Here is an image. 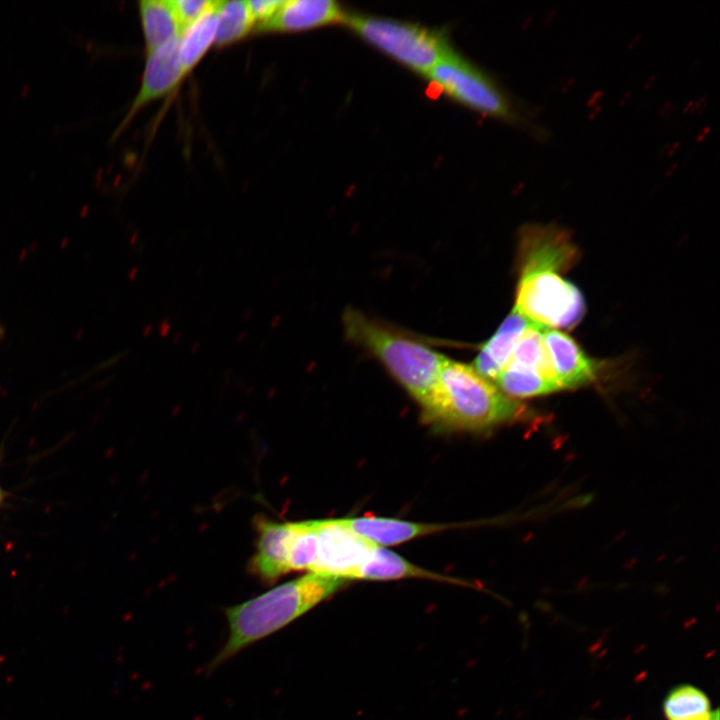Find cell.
Instances as JSON below:
<instances>
[{
	"mask_svg": "<svg viewBox=\"0 0 720 720\" xmlns=\"http://www.w3.org/2000/svg\"><path fill=\"white\" fill-rule=\"evenodd\" d=\"M6 498H7V492L0 485V507L3 505Z\"/></svg>",
	"mask_w": 720,
	"mask_h": 720,
	"instance_id": "obj_22",
	"label": "cell"
},
{
	"mask_svg": "<svg viewBox=\"0 0 720 720\" xmlns=\"http://www.w3.org/2000/svg\"><path fill=\"white\" fill-rule=\"evenodd\" d=\"M138 11L146 53L179 36L182 28L171 0H141Z\"/></svg>",
	"mask_w": 720,
	"mask_h": 720,
	"instance_id": "obj_16",
	"label": "cell"
},
{
	"mask_svg": "<svg viewBox=\"0 0 720 720\" xmlns=\"http://www.w3.org/2000/svg\"><path fill=\"white\" fill-rule=\"evenodd\" d=\"M347 13L333 0L284 1L274 16L255 27V33L303 32L344 23Z\"/></svg>",
	"mask_w": 720,
	"mask_h": 720,
	"instance_id": "obj_11",
	"label": "cell"
},
{
	"mask_svg": "<svg viewBox=\"0 0 720 720\" xmlns=\"http://www.w3.org/2000/svg\"><path fill=\"white\" fill-rule=\"evenodd\" d=\"M514 310L529 322L546 328H573L585 313L580 290L561 276L558 266L519 267Z\"/></svg>",
	"mask_w": 720,
	"mask_h": 720,
	"instance_id": "obj_5",
	"label": "cell"
},
{
	"mask_svg": "<svg viewBox=\"0 0 720 720\" xmlns=\"http://www.w3.org/2000/svg\"><path fill=\"white\" fill-rule=\"evenodd\" d=\"M343 323L346 337L377 357L421 407L424 406L445 357L355 309L344 312Z\"/></svg>",
	"mask_w": 720,
	"mask_h": 720,
	"instance_id": "obj_3",
	"label": "cell"
},
{
	"mask_svg": "<svg viewBox=\"0 0 720 720\" xmlns=\"http://www.w3.org/2000/svg\"><path fill=\"white\" fill-rule=\"evenodd\" d=\"M409 577L457 582L424 570L381 546L375 548L370 559L353 573L351 579L391 580Z\"/></svg>",
	"mask_w": 720,
	"mask_h": 720,
	"instance_id": "obj_17",
	"label": "cell"
},
{
	"mask_svg": "<svg viewBox=\"0 0 720 720\" xmlns=\"http://www.w3.org/2000/svg\"><path fill=\"white\" fill-rule=\"evenodd\" d=\"M256 550L249 562L250 571L271 583L289 573L287 566L291 522L266 518L256 521Z\"/></svg>",
	"mask_w": 720,
	"mask_h": 720,
	"instance_id": "obj_12",
	"label": "cell"
},
{
	"mask_svg": "<svg viewBox=\"0 0 720 720\" xmlns=\"http://www.w3.org/2000/svg\"><path fill=\"white\" fill-rule=\"evenodd\" d=\"M426 77L443 94L475 112L506 121L518 119L514 105L496 82L453 51Z\"/></svg>",
	"mask_w": 720,
	"mask_h": 720,
	"instance_id": "obj_6",
	"label": "cell"
},
{
	"mask_svg": "<svg viewBox=\"0 0 720 720\" xmlns=\"http://www.w3.org/2000/svg\"><path fill=\"white\" fill-rule=\"evenodd\" d=\"M283 0H252L247 1L255 27L267 22L278 11ZM254 27V29H255ZM254 31V30H253Z\"/></svg>",
	"mask_w": 720,
	"mask_h": 720,
	"instance_id": "obj_21",
	"label": "cell"
},
{
	"mask_svg": "<svg viewBox=\"0 0 720 720\" xmlns=\"http://www.w3.org/2000/svg\"><path fill=\"white\" fill-rule=\"evenodd\" d=\"M495 383L511 398L561 391L544 345L541 326L531 323L523 331Z\"/></svg>",
	"mask_w": 720,
	"mask_h": 720,
	"instance_id": "obj_7",
	"label": "cell"
},
{
	"mask_svg": "<svg viewBox=\"0 0 720 720\" xmlns=\"http://www.w3.org/2000/svg\"><path fill=\"white\" fill-rule=\"evenodd\" d=\"M341 521L352 531L377 546L403 543L449 527V525L415 523L385 517L346 518Z\"/></svg>",
	"mask_w": 720,
	"mask_h": 720,
	"instance_id": "obj_14",
	"label": "cell"
},
{
	"mask_svg": "<svg viewBox=\"0 0 720 720\" xmlns=\"http://www.w3.org/2000/svg\"><path fill=\"white\" fill-rule=\"evenodd\" d=\"M346 580L307 573L226 610L229 636L213 664L282 629L337 591Z\"/></svg>",
	"mask_w": 720,
	"mask_h": 720,
	"instance_id": "obj_2",
	"label": "cell"
},
{
	"mask_svg": "<svg viewBox=\"0 0 720 720\" xmlns=\"http://www.w3.org/2000/svg\"><path fill=\"white\" fill-rule=\"evenodd\" d=\"M423 418L438 428L485 431L526 416V408L505 395L472 366L445 357Z\"/></svg>",
	"mask_w": 720,
	"mask_h": 720,
	"instance_id": "obj_1",
	"label": "cell"
},
{
	"mask_svg": "<svg viewBox=\"0 0 720 720\" xmlns=\"http://www.w3.org/2000/svg\"><path fill=\"white\" fill-rule=\"evenodd\" d=\"M542 337L560 390L578 388L597 378L598 364L569 335L542 327Z\"/></svg>",
	"mask_w": 720,
	"mask_h": 720,
	"instance_id": "obj_10",
	"label": "cell"
},
{
	"mask_svg": "<svg viewBox=\"0 0 720 720\" xmlns=\"http://www.w3.org/2000/svg\"><path fill=\"white\" fill-rule=\"evenodd\" d=\"M255 23L247 1H219L215 45L228 46L253 32Z\"/></svg>",
	"mask_w": 720,
	"mask_h": 720,
	"instance_id": "obj_19",
	"label": "cell"
},
{
	"mask_svg": "<svg viewBox=\"0 0 720 720\" xmlns=\"http://www.w3.org/2000/svg\"><path fill=\"white\" fill-rule=\"evenodd\" d=\"M667 720H719L708 696L699 688L684 684L673 688L663 701Z\"/></svg>",
	"mask_w": 720,
	"mask_h": 720,
	"instance_id": "obj_18",
	"label": "cell"
},
{
	"mask_svg": "<svg viewBox=\"0 0 720 720\" xmlns=\"http://www.w3.org/2000/svg\"><path fill=\"white\" fill-rule=\"evenodd\" d=\"M178 37L146 53L139 90L113 138L125 129L144 106L174 91L185 77L179 60Z\"/></svg>",
	"mask_w": 720,
	"mask_h": 720,
	"instance_id": "obj_9",
	"label": "cell"
},
{
	"mask_svg": "<svg viewBox=\"0 0 720 720\" xmlns=\"http://www.w3.org/2000/svg\"><path fill=\"white\" fill-rule=\"evenodd\" d=\"M530 324L531 322L513 309L491 338L481 346L472 367L481 376L495 382L523 331Z\"/></svg>",
	"mask_w": 720,
	"mask_h": 720,
	"instance_id": "obj_13",
	"label": "cell"
},
{
	"mask_svg": "<svg viewBox=\"0 0 720 720\" xmlns=\"http://www.w3.org/2000/svg\"><path fill=\"white\" fill-rule=\"evenodd\" d=\"M344 23L371 46L425 76L452 52L442 33L419 24L358 14H347Z\"/></svg>",
	"mask_w": 720,
	"mask_h": 720,
	"instance_id": "obj_4",
	"label": "cell"
},
{
	"mask_svg": "<svg viewBox=\"0 0 720 720\" xmlns=\"http://www.w3.org/2000/svg\"><path fill=\"white\" fill-rule=\"evenodd\" d=\"M216 2L209 0H171L182 29L212 9Z\"/></svg>",
	"mask_w": 720,
	"mask_h": 720,
	"instance_id": "obj_20",
	"label": "cell"
},
{
	"mask_svg": "<svg viewBox=\"0 0 720 720\" xmlns=\"http://www.w3.org/2000/svg\"><path fill=\"white\" fill-rule=\"evenodd\" d=\"M1 334H2V328H1V326H0V336H1Z\"/></svg>",
	"mask_w": 720,
	"mask_h": 720,
	"instance_id": "obj_23",
	"label": "cell"
},
{
	"mask_svg": "<svg viewBox=\"0 0 720 720\" xmlns=\"http://www.w3.org/2000/svg\"><path fill=\"white\" fill-rule=\"evenodd\" d=\"M184 27L178 37L179 60L184 75L189 74L215 44L217 31V6Z\"/></svg>",
	"mask_w": 720,
	"mask_h": 720,
	"instance_id": "obj_15",
	"label": "cell"
},
{
	"mask_svg": "<svg viewBox=\"0 0 720 720\" xmlns=\"http://www.w3.org/2000/svg\"><path fill=\"white\" fill-rule=\"evenodd\" d=\"M314 525L316 556L309 573L351 579L377 547L344 525L341 519L314 520Z\"/></svg>",
	"mask_w": 720,
	"mask_h": 720,
	"instance_id": "obj_8",
	"label": "cell"
}]
</instances>
